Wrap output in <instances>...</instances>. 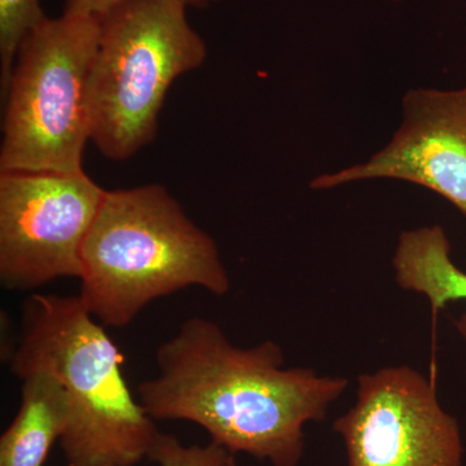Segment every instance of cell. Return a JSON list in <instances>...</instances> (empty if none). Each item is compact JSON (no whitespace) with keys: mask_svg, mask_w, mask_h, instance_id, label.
<instances>
[{"mask_svg":"<svg viewBox=\"0 0 466 466\" xmlns=\"http://www.w3.org/2000/svg\"><path fill=\"white\" fill-rule=\"evenodd\" d=\"M284 361L274 341L238 348L216 321L189 318L159 346L157 376L137 385V400L150 419L193 422L232 455L299 466L303 428L323 421L349 381Z\"/></svg>","mask_w":466,"mask_h":466,"instance_id":"obj_1","label":"cell"},{"mask_svg":"<svg viewBox=\"0 0 466 466\" xmlns=\"http://www.w3.org/2000/svg\"><path fill=\"white\" fill-rule=\"evenodd\" d=\"M81 291L104 327L124 328L153 300L198 287L231 289L216 240L161 184L106 191L82 251Z\"/></svg>","mask_w":466,"mask_h":466,"instance_id":"obj_2","label":"cell"},{"mask_svg":"<svg viewBox=\"0 0 466 466\" xmlns=\"http://www.w3.org/2000/svg\"><path fill=\"white\" fill-rule=\"evenodd\" d=\"M124 357L78 296L33 293L9 366L56 376L69 401L60 440L66 466H135L148 459L159 431L128 389Z\"/></svg>","mask_w":466,"mask_h":466,"instance_id":"obj_3","label":"cell"},{"mask_svg":"<svg viewBox=\"0 0 466 466\" xmlns=\"http://www.w3.org/2000/svg\"><path fill=\"white\" fill-rule=\"evenodd\" d=\"M188 8L184 0H124L97 16L90 142L104 157L124 161L152 143L171 86L204 66L207 43Z\"/></svg>","mask_w":466,"mask_h":466,"instance_id":"obj_4","label":"cell"},{"mask_svg":"<svg viewBox=\"0 0 466 466\" xmlns=\"http://www.w3.org/2000/svg\"><path fill=\"white\" fill-rule=\"evenodd\" d=\"M99 20L63 12L18 51L5 101L0 173H82L90 142L91 70Z\"/></svg>","mask_w":466,"mask_h":466,"instance_id":"obj_5","label":"cell"},{"mask_svg":"<svg viewBox=\"0 0 466 466\" xmlns=\"http://www.w3.org/2000/svg\"><path fill=\"white\" fill-rule=\"evenodd\" d=\"M106 192L85 171L0 173L3 288L27 291L81 278L86 238Z\"/></svg>","mask_w":466,"mask_h":466,"instance_id":"obj_6","label":"cell"},{"mask_svg":"<svg viewBox=\"0 0 466 466\" xmlns=\"http://www.w3.org/2000/svg\"><path fill=\"white\" fill-rule=\"evenodd\" d=\"M346 466H462L458 420L433 383L408 366L359 376L357 401L333 422Z\"/></svg>","mask_w":466,"mask_h":466,"instance_id":"obj_7","label":"cell"},{"mask_svg":"<svg viewBox=\"0 0 466 466\" xmlns=\"http://www.w3.org/2000/svg\"><path fill=\"white\" fill-rule=\"evenodd\" d=\"M373 179L424 187L466 218V87L408 91L403 122L388 146L364 164L315 177L311 188L321 191Z\"/></svg>","mask_w":466,"mask_h":466,"instance_id":"obj_8","label":"cell"},{"mask_svg":"<svg viewBox=\"0 0 466 466\" xmlns=\"http://www.w3.org/2000/svg\"><path fill=\"white\" fill-rule=\"evenodd\" d=\"M21 380V406L0 438V466H43L66 431L69 401L48 370H30Z\"/></svg>","mask_w":466,"mask_h":466,"instance_id":"obj_9","label":"cell"},{"mask_svg":"<svg viewBox=\"0 0 466 466\" xmlns=\"http://www.w3.org/2000/svg\"><path fill=\"white\" fill-rule=\"evenodd\" d=\"M392 266L401 289L425 296L434 312L449 303L466 300V272L451 258L449 238L441 226L401 232ZM455 325L466 341V314Z\"/></svg>","mask_w":466,"mask_h":466,"instance_id":"obj_10","label":"cell"},{"mask_svg":"<svg viewBox=\"0 0 466 466\" xmlns=\"http://www.w3.org/2000/svg\"><path fill=\"white\" fill-rule=\"evenodd\" d=\"M41 0H0V94L7 92L12 70L27 35L47 20Z\"/></svg>","mask_w":466,"mask_h":466,"instance_id":"obj_11","label":"cell"},{"mask_svg":"<svg viewBox=\"0 0 466 466\" xmlns=\"http://www.w3.org/2000/svg\"><path fill=\"white\" fill-rule=\"evenodd\" d=\"M232 453L214 443L184 446L174 434L159 433L148 459L158 466H223Z\"/></svg>","mask_w":466,"mask_h":466,"instance_id":"obj_12","label":"cell"},{"mask_svg":"<svg viewBox=\"0 0 466 466\" xmlns=\"http://www.w3.org/2000/svg\"><path fill=\"white\" fill-rule=\"evenodd\" d=\"M121 2L124 0H66L64 12L97 17ZM184 2L189 5V8L207 9L220 0H184Z\"/></svg>","mask_w":466,"mask_h":466,"instance_id":"obj_13","label":"cell"},{"mask_svg":"<svg viewBox=\"0 0 466 466\" xmlns=\"http://www.w3.org/2000/svg\"><path fill=\"white\" fill-rule=\"evenodd\" d=\"M223 466H238V462H236L235 455H229L227 458L225 464Z\"/></svg>","mask_w":466,"mask_h":466,"instance_id":"obj_14","label":"cell"}]
</instances>
